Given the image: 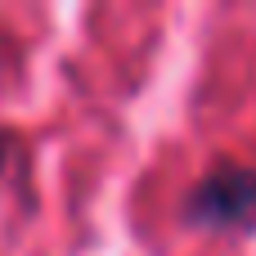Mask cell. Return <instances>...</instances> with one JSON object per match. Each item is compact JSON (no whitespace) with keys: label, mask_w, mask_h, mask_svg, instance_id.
<instances>
[{"label":"cell","mask_w":256,"mask_h":256,"mask_svg":"<svg viewBox=\"0 0 256 256\" xmlns=\"http://www.w3.org/2000/svg\"><path fill=\"white\" fill-rule=\"evenodd\" d=\"M184 220L212 234L256 230V171L243 162H216L184 198Z\"/></svg>","instance_id":"6da1fadb"},{"label":"cell","mask_w":256,"mask_h":256,"mask_svg":"<svg viewBox=\"0 0 256 256\" xmlns=\"http://www.w3.org/2000/svg\"><path fill=\"white\" fill-rule=\"evenodd\" d=\"M4 162H9V135L0 130V171H4Z\"/></svg>","instance_id":"7a4b0ae2"}]
</instances>
